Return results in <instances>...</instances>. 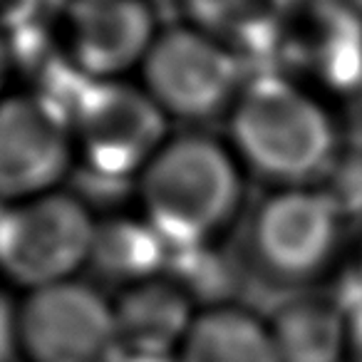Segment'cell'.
<instances>
[{"label": "cell", "mask_w": 362, "mask_h": 362, "mask_svg": "<svg viewBox=\"0 0 362 362\" xmlns=\"http://www.w3.org/2000/svg\"><path fill=\"white\" fill-rule=\"evenodd\" d=\"M345 362H362V296L345 303Z\"/></svg>", "instance_id": "d6986e66"}, {"label": "cell", "mask_w": 362, "mask_h": 362, "mask_svg": "<svg viewBox=\"0 0 362 362\" xmlns=\"http://www.w3.org/2000/svg\"><path fill=\"white\" fill-rule=\"evenodd\" d=\"M11 77H13V57H11V47H8L6 35L0 33V97L11 90Z\"/></svg>", "instance_id": "ffe728a7"}, {"label": "cell", "mask_w": 362, "mask_h": 362, "mask_svg": "<svg viewBox=\"0 0 362 362\" xmlns=\"http://www.w3.org/2000/svg\"><path fill=\"white\" fill-rule=\"evenodd\" d=\"M315 189L345 223H362V144H342L315 181Z\"/></svg>", "instance_id": "e0dca14e"}, {"label": "cell", "mask_w": 362, "mask_h": 362, "mask_svg": "<svg viewBox=\"0 0 362 362\" xmlns=\"http://www.w3.org/2000/svg\"><path fill=\"white\" fill-rule=\"evenodd\" d=\"M127 352L176 355L199 308L166 273L117 291L112 298Z\"/></svg>", "instance_id": "8fae6325"}, {"label": "cell", "mask_w": 362, "mask_h": 362, "mask_svg": "<svg viewBox=\"0 0 362 362\" xmlns=\"http://www.w3.org/2000/svg\"><path fill=\"white\" fill-rule=\"evenodd\" d=\"M136 211L171 253L216 246L241 214L246 171L223 139L171 134L136 176Z\"/></svg>", "instance_id": "7a4b0ae2"}, {"label": "cell", "mask_w": 362, "mask_h": 362, "mask_svg": "<svg viewBox=\"0 0 362 362\" xmlns=\"http://www.w3.org/2000/svg\"><path fill=\"white\" fill-rule=\"evenodd\" d=\"M268 67L322 100L362 92V6L357 0H288Z\"/></svg>", "instance_id": "52a82bcc"}, {"label": "cell", "mask_w": 362, "mask_h": 362, "mask_svg": "<svg viewBox=\"0 0 362 362\" xmlns=\"http://www.w3.org/2000/svg\"><path fill=\"white\" fill-rule=\"evenodd\" d=\"M52 23L62 55L82 82L139 72L161 28L149 0H62Z\"/></svg>", "instance_id": "30bf717a"}, {"label": "cell", "mask_w": 362, "mask_h": 362, "mask_svg": "<svg viewBox=\"0 0 362 362\" xmlns=\"http://www.w3.org/2000/svg\"><path fill=\"white\" fill-rule=\"evenodd\" d=\"M266 320L281 362H345L347 315L340 298L296 293Z\"/></svg>", "instance_id": "7c38bea8"}, {"label": "cell", "mask_w": 362, "mask_h": 362, "mask_svg": "<svg viewBox=\"0 0 362 362\" xmlns=\"http://www.w3.org/2000/svg\"><path fill=\"white\" fill-rule=\"evenodd\" d=\"M77 166L100 184H132L171 136L169 117L132 80L87 82L70 105Z\"/></svg>", "instance_id": "3957f363"}, {"label": "cell", "mask_w": 362, "mask_h": 362, "mask_svg": "<svg viewBox=\"0 0 362 362\" xmlns=\"http://www.w3.org/2000/svg\"><path fill=\"white\" fill-rule=\"evenodd\" d=\"M23 362H122L127 355L112 298L82 278L18 300Z\"/></svg>", "instance_id": "ba28073f"}, {"label": "cell", "mask_w": 362, "mask_h": 362, "mask_svg": "<svg viewBox=\"0 0 362 362\" xmlns=\"http://www.w3.org/2000/svg\"><path fill=\"white\" fill-rule=\"evenodd\" d=\"M136 75L169 122L187 124L226 117L248 80L236 52L181 21L159 28Z\"/></svg>", "instance_id": "8992f818"}, {"label": "cell", "mask_w": 362, "mask_h": 362, "mask_svg": "<svg viewBox=\"0 0 362 362\" xmlns=\"http://www.w3.org/2000/svg\"><path fill=\"white\" fill-rule=\"evenodd\" d=\"M345 226L315 187L273 189L248 223V263L273 286L305 288L335 266Z\"/></svg>", "instance_id": "5b68a950"}, {"label": "cell", "mask_w": 362, "mask_h": 362, "mask_svg": "<svg viewBox=\"0 0 362 362\" xmlns=\"http://www.w3.org/2000/svg\"><path fill=\"white\" fill-rule=\"evenodd\" d=\"M179 362H281L268 320L238 303L202 308L176 350Z\"/></svg>", "instance_id": "4fadbf2b"}, {"label": "cell", "mask_w": 362, "mask_h": 362, "mask_svg": "<svg viewBox=\"0 0 362 362\" xmlns=\"http://www.w3.org/2000/svg\"><path fill=\"white\" fill-rule=\"evenodd\" d=\"M77 169L70 110L33 90L0 97V206L60 192Z\"/></svg>", "instance_id": "9c48e42d"}, {"label": "cell", "mask_w": 362, "mask_h": 362, "mask_svg": "<svg viewBox=\"0 0 362 362\" xmlns=\"http://www.w3.org/2000/svg\"><path fill=\"white\" fill-rule=\"evenodd\" d=\"M226 124L241 169L271 192L315 187L342 146L327 100L271 67L248 77Z\"/></svg>", "instance_id": "6da1fadb"}, {"label": "cell", "mask_w": 362, "mask_h": 362, "mask_svg": "<svg viewBox=\"0 0 362 362\" xmlns=\"http://www.w3.org/2000/svg\"><path fill=\"white\" fill-rule=\"evenodd\" d=\"M122 362H179L176 355H159V352H127Z\"/></svg>", "instance_id": "7402d4cb"}, {"label": "cell", "mask_w": 362, "mask_h": 362, "mask_svg": "<svg viewBox=\"0 0 362 362\" xmlns=\"http://www.w3.org/2000/svg\"><path fill=\"white\" fill-rule=\"evenodd\" d=\"M166 276L176 281L184 293L197 303V308H211L233 303V266L223 258V251L216 246L194 248V251L171 253Z\"/></svg>", "instance_id": "2e32d148"}, {"label": "cell", "mask_w": 362, "mask_h": 362, "mask_svg": "<svg viewBox=\"0 0 362 362\" xmlns=\"http://www.w3.org/2000/svg\"><path fill=\"white\" fill-rule=\"evenodd\" d=\"M355 291H352L350 298H345V300H340L342 305H345L347 300H352V298L362 296V223H360V233H357V243H355Z\"/></svg>", "instance_id": "44dd1931"}, {"label": "cell", "mask_w": 362, "mask_h": 362, "mask_svg": "<svg viewBox=\"0 0 362 362\" xmlns=\"http://www.w3.org/2000/svg\"><path fill=\"white\" fill-rule=\"evenodd\" d=\"M21 357L18 342V300L0 291V362H13Z\"/></svg>", "instance_id": "ac0fdd59"}, {"label": "cell", "mask_w": 362, "mask_h": 362, "mask_svg": "<svg viewBox=\"0 0 362 362\" xmlns=\"http://www.w3.org/2000/svg\"><path fill=\"white\" fill-rule=\"evenodd\" d=\"M171 251L159 233L136 214H110L97 218L87 271L117 291L146 278L161 276L169 266Z\"/></svg>", "instance_id": "9a60e30c"}, {"label": "cell", "mask_w": 362, "mask_h": 362, "mask_svg": "<svg viewBox=\"0 0 362 362\" xmlns=\"http://www.w3.org/2000/svg\"><path fill=\"white\" fill-rule=\"evenodd\" d=\"M95 228V211L65 189L0 206V278L23 293L80 278Z\"/></svg>", "instance_id": "277c9868"}, {"label": "cell", "mask_w": 362, "mask_h": 362, "mask_svg": "<svg viewBox=\"0 0 362 362\" xmlns=\"http://www.w3.org/2000/svg\"><path fill=\"white\" fill-rule=\"evenodd\" d=\"M288 0H179L181 23L246 60H271Z\"/></svg>", "instance_id": "5bb4252c"}]
</instances>
